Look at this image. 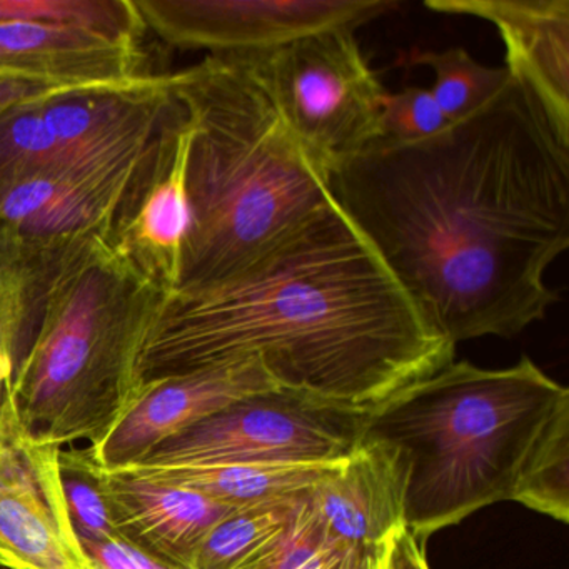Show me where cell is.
Instances as JSON below:
<instances>
[{"mask_svg":"<svg viewBox=\"0 0 569 569\" xmlns=\"http://www.w3.org/2000/svg\"><path fill=\"white\" fill-rule=\"evenodd\" d=\"M329 191L452 346L515 338L558 302L546 274L569 246V139L519 79L431 138L338 162Z\"/></svg>","mask_w":569,"mask_h":569,"instance_id":"1","label":"cell"},{"mask_svg":"<svg viewBox=\"0 0 569 569\" xmlns=\"http://www.w3.org/2000/svg\"><path fill=\"white\" fill-rule=\"evenodd\" d=\"M455 352L332 199L234 274L168 295L136 392L258 359L278 388L371 409Z\"/></svg>","mask_w":569,"mask_h":569,"instance_id":"2","label":"cell"},{"mask_svg":"<svg viewBox=\"0 0 569 569\" xmlns=\"http://www.w3.org/2000/svg\"><path fill=\"white\" fill-rule=\"evenodd\" d=\"M361 442L398 455L405 526L422 545L501 501L569 521V391L528 356L449 362L372 406Z\"/></svg>","mask_w":569,"mask_h":569,"instance_id":"3","label":"cell"},{"mask_svg":"<svg viewBox=\"0 0 569 569\" xmlns=\"http://www.w3.org/2000/svg\"><path fill=\"white\" fill-rule=\"evenodd\" d=\"M266 54L206 56L171 72L192 131L176 291L234 274L332 202L329 168L286 119Z\"/></svg>","mask_w":569,"mask_h":569,"instance_id":"4","label":"cell"},{"mask_svg":"<svg viewBox=\"0 0 569 569\" xmlns=\"http://www.w3.org/2000/svg\"><path fill=\"white\" fill-rule=\"evenodd\" d=\"M166 298L114 239L68 246L16 379L21 442L64 449L102 441L138 401L139 352Z\"/></svg>","mask_w":569,"mask_h":569,"instance_id":"5","label":"cell"},{"mask_svg":"<svg viewBox=\"0 0 569 569\" xmlns=\"http://www.w3.org/2000/svg\"><path fill=\"white\" fill-rule=\"evenodd\" d=\"M368 411L264 389L196 422L138 465H336L358 451Z\"/></svg>","mask_w":569,"mask_h":569,"instance_id":"6","label":"cell"},{"mask_svg":"<svg viewBox=\"0 0 569 569\" xmlns=\"http://www.w3.org/2000/svg\"><path fill=\"white\" fill-rule=\"evenodd\" d=\"M266 59L286 119L329 171L381 139L388 91L362 54L356 31L308 36Z\"/></svg>","mask_w":569,"mask_h":569,"instance_id":"7","label":"cell"},{"mask_svg":"<svg viewBox=\"0 0 569 569\" xmlns=\"http://www.w3.org/2000/svg\"><path fill=\"white\" fill-rule=\"evenodd\" d=\"M146 31L208 56L261 54L332 29H356L395 0H134Z\"/></svg>","mask_w":569,"mask_h":569,"instance_id":"8","label":"cell"},{"mask_svg":"<svg viewBox=\"0 0 569 569\" xmlns=\"http://www.w3.org/2000/svg\"><path fill=\"white\" fill-rule=\"evenodd\" d=\"M156 146L126 168L54 166L11 182L0 189V232L49 249L68 248L94 236L112 238Z\"/></svg>","mask_w":569,"mask_h":569,"instance_id":"9","label":"cell"},{"mask_svg":"<svg viewBox=\"0 0 569 569\" xmlns=\"http://www.w3.org/2000/svg\"><path fill=\"white\" fill-rule=\"evenodd\" d=\"M171 72L128 89L76 92L41 106L61 166L116 169L144 158L174 114Z\"/></svg>","mask_w":569,"mask_h":569,"instance_id":"10","label":"cell"},{"mask_svg":"<svg viewBox=\"0 0 569 569\" xmlns=\"http://www.w3.org/2000/svg\"><path fill=\"white\" fill-rule=\"evenodd\" d=\"M191 139L188 116L176 102L174 114L162 131L134 198L112 236L121 251L168 295L178 289L182 252L191 229L188 186Z\"/></svg>","mask_w":569,"mask_h":569,"instance_id":"11","label":"cell"},{"mask_svg":"<svg viewBox=\"0 0 569 569\" xmlns=\"http://www.w3.org/2000/svg\"><path fill=\"white\" fill-rule=\"evenodd\" d=\"M278 388L258 359L159 382L144 392L98 445L84 446L99 468L138 465L168 439L226 406Z\"/></svg>","mask_w":569,"mask_h":569,"instance_id":"12","label":"cell"},{"mask_svg":"<svg viewBox=\"0 0 569 569\" xmlns=\"http://www.w3.org/2000/svg\"><path fill=\"white\" fill-rule=\"evenodd\" d=\"M141 44L44 22L0 24V78L76 91L128 89L154 81Z\"/></svg>","mask_w":569,"mask_h":569,"instance_id":"13","label":"cell"},{"mask_svg":"<svg viewBox=\"0 0 569 569\" xmlns=\"http://www.w3.org/2000/svg\"><path fill=\"white\" fill-rule=\"evenodd\" d=\"M425 6L495 26L509 76L531 89L569 139V0H426Z\"/></svg>","mask_w":569,"mask_h":569,"instance_id":"14","label":"cell"},{"mask_svg":"<svg viewBox=\"0 0 569 569\" xmlns=\"http://www.w3.org/2000/svg\"><path fill=\"white\" fill-rule=\"evenodd\" d=\"M112 522L126 545L179 569H192L209 532L234 508L191 489L99 468Z\"/></svg>","mask_w":569,"mask_h":569,"instance_id":"15","label":"cell"},{"mask_svg":"<svg viewBox=\"0 0 569 569\" xmlns=\"http://www.w3.org/2000/svg\"><path fill=\"white\" fill-rule=\"evenodd\" d=\"M308 501L336 541L386 548L406 528L405 471L398 455L378 442H361L308 492Z\"/></svg>","mask_w":569,"mask_h":569,"instance_id":"16","label":"cell"},{"mask_svg":"<svg viewBox=\"0 0 569 569\" xmlns=\"http://www.w3.org/2000/svg\"><path fill=\"white\" fill-rule=\"evenodd\" d=\"M0 569H92L66 541L21 441L0 449Z\"/></svg>","mask_w":569,"mask_h":569,"instance_id":"17","label":"cell"},{"mask_svg":"<svg viewBox=\"0 0 569 569\" xmlns=\"http://www.w3.org/2000/svg\"><path fill=\"white\" fill-rule=\"evenodd\" d=\"M64 249L38 248L0 232V422L18 435L16 379L38 335Z\"/></svg>","mask_w":569,"mask_h":569,"instance_id":"18","label":"cell"},{"mask_svg":"<svg viewBox=\"0 0 569 569\" xmlns=\"http://www.w3.org/2000/svg\"><path fill=\"white\" fill-rule=\"evenodd\" d=\"M342 462V461H341ZM336 465H131L112 471L191 489L234 509L292 502L311 491Z\"/></svg>","mask_w":569,"mask_h":569,"instance_id":"19","label":"cell"},{"mask_svg":"<svg viewBox=\"0 0 569 569\" xmlns=\"http://www.w3.org/2000/svg\"><path fill=\"white\" fill-rule=\"evenodd\" d=\"M296 502L236 509L209 532L192 569L258 568L284 539Z\"/></svg>","mask_w":569,"mask_h":569,"instance_id":"20","label":"cell"},{"mask_svg":"<svg viewBox=\"0 0 569 569\" xmlns=\"http://www.w3.org/2000/svg\"><path fill=\"white\" fill-rule=\"evenodd\" d=\"M392 542L386 548H355L336 541L322 529L308 492L292 509L279 548L256 569H391Z\"/></svg>","mask_w":569,"mask_h":569,"instance_id":"21","label":"cell"},{"mask_svg":"<svg viewBox=\"0 0 569 569\" xmlns=\"http://www.w3.org/2000/svg\"><path fill=\"white\" fill-rule=\"evenodd\" d=\"M44 22L141 44L146 26L134 0H0V24Z\"/></svg>","mask_w":569,"mask_h":569,"instance_id":"22","label":"cell"},{"mask_svg":"<svg viewBox=\"0 0 569 569\" xmlns=\"http://www.w3.org/2000/svg\"><path fill=\"white\" fill-rule=\"evenodd\" d=\"M409 64L435 72V82L429 91L448 122L478 111L509 81L508 69L488 68L476 61L465 48L411 51Z\"/></svg>","mask_w":569,"mask_h":569,"instance_id":"23","label":"cell"},{"mask_svg":"<svg viewBox=\"0 0 569 569\" xmlns=\"http://www.w3.org/2000/svg\"><path fill=\"white\" fill-rule=\"evenodd\" d=\"M59 482L72 529L81 541H121L99 482V466L86 448L59 449Z\"/></svg>","mask_w":569,"mask_h":569,"instance_id":"24","label":"cell"},{"mask_svg":"<svg viewBox=\"0 0 569 569\" xmlns=\"http://www.w3.org/2000/svg\"><path fill=\"white\" fill-rule=\"evenodd\" d=\"M41 106L0 112V189L32 172L61 166V154L42 119Z\"/></svg>","mask_w":569,"mask_h":569,"instance_id":"25","label":"cell"},{"mask_svg":"<svg viewBox=\"0 0 569 569\" xmlns=\"http://www.w3.org/2000/svg\"><path fill=\"white\" fill-rule=\"evenodd\" d=\"M448 119L425 88H406L386 92L382 99L381 139L416 142L431 138L448 126Z\"/></svg>","mask_w":569,"mask_h":569,"instance_id":"26","label":"cell"},{"mask_svg":"<svg viewBox=\"0 0 569 569\" xmlns=\"http://www.w3.org/2000/svg\"><path fill=\"white\" fill-rule=\"evenodd\" d=\"M76 89L54 88V86L31 84V82L14 81L0 78V112L22 106H39L64 96L76 94Z\"/></svg>","mask_w":569,"mask_h":569,"instance_id":"27","label":"cell"},{"mask_svg":"<svg viewBox=\"0 0 569 569\" xmlns=\"http://www.w3.org/2000/svg\"><path fill=\"white\" fill-rule=\"evenodd\" d=\"M79 539V538H78ZM82 551L96 569H144L134 548L122 541H81Z\"/></svg>","mask_w":569,"mask_h":569,"instance_id":"28","label":"cell"},{"mask_svg":"<svg viewBox=\"0 0 569 569\" xmlns=\"http://www.w3.org/2000/svg\"><path fill=\"white\" fill-rule=\"evenodd\" d=\"M391 569H431L426 559L425 545L406 528L392 539Z\"/></svg>","mask_w":569,"mask_h":569,"instance_id":"29","label":"cell"},{"mask_svg":"<svg viewBox=\"0 0 569 569\" xmlns=\"http://www.w3.org/2000/svg\"><path fill=\"white\" fill-rule=\"evenodd\" d=\"M19 441H21V439H19L18 432L0 422V449Z\"/></svg>","mask_w":569,"mask_h":569,"instance_id":"30","label":"cell"},{"mask_svg":"<svg viewBox=\"0 0 569 569\" xmlns=\"http://www.w3.org/2000/svg\"><path fill=\"white\" fill-rule=\"evenodd\" d=\"M91 565H92V562H91ZM92 569H96L94 566H92Z\"/></svg>","mask_w":569,"mask_h":569,"instance_id":"31","label":"cell"}]
</instances>
